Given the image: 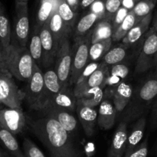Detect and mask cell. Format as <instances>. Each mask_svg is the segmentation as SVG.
Instances as JSON below:
<instances>
[{
	"mask_svg": "<svg viewBox=\"0 0 157 157\" xmlns=\"http://www.w3.org/2000/svg\"><path fill=\"white\" fill-rule=\"evenodd\" d=\"M50 157H58V156H54V155H52V156H51Z\"/></svg>",
	"mask_w": 157,
	"mask_h": 157,
	"instance_id": "obj_51",
	"label": "cell"
},
{
	"mask_svg": "<svg viewBox=\"0 0 157 157\" xmlns=\"http://www.w3.org/2000/svg\"><path fill=\"white\" fill-rule=\"evenodd\" d=\"M24 93V99L32 110L41 111L47 107L50 101L51 95L44 84V73L36 63L34 64L33 73L27 82Z\"/></svg>",
	"mask_w": 157,
	"mask_h": 157,
	"instance_id": "obj_4",
	"label": "cell"
},
{
	"mask_svg": "<svg viewBox=\"0 0 157 157\" xmlns=\"http://www.w3.org/2000/svg\"><path fill=\"white\" fill-rule=\"evenodd\" d=\"M113 102L117 112H122L130 104L133 91L131 85L123 81L121 84L113 87L111 92Z\"/></svg>",
	"mask_w": 157,
	"mask_h": 157,
	"instance_id": "obj_18",
	"label": "cell"
},
{
	"mask_svg": "<svg viewBox=\"0 0 157 157\" xmlns=\"http://www.w3.org/2000/svg\"><path fill=\"white\" fill-rule=\"evenodd\" d=\"M121 2H122V0H104L106 18L112 20L114 14L121 6Z\"/></svg>",
	"mask_w": 157,
	"mask_h": 157,
	"instance_id": "obj_38",
	"label": "cell"
},
{
	"mask_svg": "<svg viewBox=\"0 0 157 157\" xmlns=\"http://www.w3.org/2000/svg\"><path fill=\"white\" fill-rule=\"evenodd\" d=\"M2 104H0V108H2Z\"/></svg>",
	"mask_w": 157,
	"mask_h": 157,
	"instance_id": "obj_52",
	"label": "cell"
},
{
	"mask_svg": "<svg viewBox=\"0 0 157 157\" xmlns=\"http://www.w3.org/2000/svg\"><path fill=\"white\" fill-rule=\"evenodd\" d=\"M90 12L97 14L101 19L105 18L106 10L104 0H95L90 6Z\"/></svg>",
	"mask_w": 157,
	"mask_h": 157,
	"instance_id": "obj_41",
	"label": "cell"
},
{
	"mask_svg": "<svg viewBox=\"0 0 157 157\" xmlns=\"http://www.w3.org/2000/svg\"><path fill=\"white\" fill-rule=\"evenodd\" d=\"M153 13H150V15L139 20L123 38V44H126L127 46H130L137 42L150 29V25L153 21Z\"/></svg>",
	"mask_w": 157,
	"mask_h": 157,
	"instance_id": "obj_19",
	"label": "cell"
},
{
	"mask_svg": "<svg viewBox=\"0 0 157 157\" xmlns=\"http://www.w3.org/2000/svg\"><path fill=\"white\" fill-rule=\"evenodd\" d=\"M0 68L7 69V49L3 47L1 41H0Z\"/></svg>",
	"mask_w": 157,
	"mask_h": 157,
	"instance_id": "obj_42",
	"label": "cell"
},
{
	"mask_svg": "<svg viewBox=\"0 0 157 157\" xmlns=\"http://www.w3.org/2000/svg\"><path fill=\"white\" fill-rule=\"evenodd\" d=\"M67 4L70 6V7L75 11V12L78 13V10L81 8V0H66Z\"/></svg>",
	"mask_w": 157,
	"mask_h": 157,
	"instance_id": "obj_45",
	"label": "cell"
},
{
	"mask_svg": "<svg viewBox=\"0 0 157 157\" xmlns=\"http://www.w3.org/2000/svg\"><path fill=\"white\" fill-rule=\"evenodd\" d=\"M130 73L129 67L123 63L113 64L110 67V74L107 80V86L115 87L124 81Z\"/></svg>",
	"mask_w": 157,
	"mask_h": 157,
	"instance_id": "obj_29",
	"label": "cell"
},
{
	"mask_svg": "<svg viewBox=\"0 0 157 157\" xmlns=\"http://www.w3.org/2000/svg\"><path fill=\"white\" fill-rule=\"evenodd\" d=\"M72 64V47L68 38L64 39L60 44L55 58V68L60 81L64 86L70 85L71 71Z\"/></svg>",
	"mask_w": 157,
	"mask_h": 157,
	"instance_id": "obj_9",
	"label": "cell"
},
{
	"mask_svg": "<svg viewBox=\"0 0 157 157\" xmlns=\"http://www.w3.org/2000/svg\"><path fill=\"white\" fill-rule=\"evenodd\" d=\"M153 28L156 31V32H157V13H156V15H155L154 18H153Z\"/></svg>",
	"mask_w": 157,
	"mask_h": 157,
	"instance_id": "obj_47",
	"label": "cell"
},
{
	"mask_svg": "<svg viewBox=\"0 0 157 157\" xmlns=\"http://www.w3.org/2000/svg\"><path fill=\"white\" fill-rule=\"evenodd\" d=\"M146 126H147V120H146L145 117L142 116L138 118L128 135L127 148H126L124 154L128 153L129 152L131 151L140 144L141 140L144 137Z\"/></svg>",
	"mask_w": 157,
	"mask_h": 157,
	"instance_id": "obj_23",
	"label": "cell"
},
{
	"mask_svg": "<svg viewBox=\"0 0 157 157\" xmlns=\"http://www.w3.org/2000/svg\"><path fill=\"white\" fill-rule=\"evenodd\" d=\"M157 64V32L153 27L144 35L140 53L136 61L135 71L144 74L155 68Z\"/></svg>",
	"mask_w": 157,
	"mask_h": 157,
	"instance_id": "obj_5",
	"label": "cell"
},
{
	"mask_svg": "<svg viewBox=\"0 0 157 157\" xmlns=\"http://www.w3.org/2000/svg\"><path fill=\"white\" fill-rule=\"evenodd\" d=\"M148 140L147 139L144 140L133 150L129 152L128 153L124 154L123 157H147L148 156Z\"/></svg>",
	"mask_w": 157,
	"mask_h": 157,
	"instance_id": "obj_37",
	"label": "cell"
},
{
	"mask_svg": "<svg viewBox=\"0 0 157 157\" xmlns=\"http://www.w3.org/2000/svg\"><path fill=\"white\" fill-rule=\"evenodd\" d=\"M140 0H122L121 6L131 11Z\"/></svg>",
	"mask_w": 157,
	"mask_h": 157,
	"instance_id": "obj_44",
	"label": "cell"
},
{
	"mask_svg": "<svg viewBox=\"0 0 157 157\" xmlns=\"http://www.w3.org/2000/svg\"><path fill=\"white\" fill-rule=\"evenodd\" d=\"M27 47L30 52L34 61L38 66H41L43 52L41 37H40V28L38 26L35 25L34 27L33 31L31 34V37L29 39Z\"/></svg>",
	"mask_w": 157,
	"mask_h": 157,
	"instance_id": "obj_26",
	"label": "cell"
},
{
	"mask_svg": "<svg viewBox=\"0 0 157 157\" xmlns=\"http://www.w3.org/2000/svg\"><path fill=\"white\" fill-rule=\"evenodd\" d=\"M15 136L0 123V143L12 157H25Z\"/></svg>",
	"mask_w": 157,
	"mask_h": 157,
	"instance_id": "obj_22",
	"label": "cell"
},
{
	"mask_svg": "<svg viewBox=\"0 0 157 157\" xmlns=\"http://www.w3.org/2000/svg\"><path fill=\"white\" fill-rule=\"evenodd\" d=\"M104 88L101 87L89 88L77 97L78 104L87 107H97L100 105L104 98Z\"/></svg>",
	"mask_w": 157,
	"mask_h": 157,
	"instance_id": "obj_24",
	"label": "cell"
},
{
	"mask_svg": "<svg viewBox=\"0 0 157 157\" xmlns=\"http://www.w3.org/2000/svg\"><path fill=\"white\" fill-rule=\"evenodd\" d=\"M40 37L43 52L41 66L44 67H52L56 58L58 48L49 29L48 21L40 28Z\"/></svg>",
	"mask_w": 157,
	"mask_h": 157,
	"instance_id": "obj_12",
	"label": "cell"
},
{
	"mask_svg": "<svg viewBox=\"0 0 157 157\" xmlns=\"http://www.w3.org/2000/svg\"><path fill=\"white\" fill-rule=\"evenodd\" d=\"M101 62H99V61H90V62H89L86 65V67H84V70H83L82 73H81V76L78 78V82L76 84L82 82L83 81H84L87 78H89L101 66Z\"/></svg>",
	"mask_w": 157,
	"mask_h": 157,
	"instance_id": "obj_40",
	"label": "cell"
},
{
	"mask_svg": "<svg viewBox=\"0 0 157 157\" xmlns=\"http://www.w3.org/2000/svg\"><path fill=\"white\" fill-rule=\"evenodd\" d=\"M12 40V29L6 9L0 1V41L6 49L9 47Z\"/></svg>",
	"mask_w": 157,
	"mask_h": 157,
	"instance_id": "obj_28",
	"label": "cell"
},
{
	"mask_svg": "<svg viewBox=\"0 0 157 157\" xmlns=\"http://www.w3.org/2000/svg\"><path fill=\"white\" fill-rule=\"evenodd\" d=\"M95 0H81V9H86L88 8Z\"/></svg>",
	"mask_w": 157,
	"mask_h": 157,
	"instance_id": "obj_46",
	"label": "cell"
},
{
	"mask_svg": "<svg viewBox=\"0 0 157 157\" xmlns=\"http://www.w3.org/2000/svg\"><path fill=\"white\" fill-rule=\"evenodd\" d=\"M0 157H8L5 153H3L2 152L0 151Z\"/></svg>",
	"mask_w": 157,
	"mask_h": 157,
	"instance_id": "obj_49",
	"label": "cell"
},
{
	"mask_svg": "<svg viewBox=\"0 0 157 157\" xmlns=\"http://www.w3.org/2000/svg\"><path fill=\"white\" fill-rule=\"evenodd\" d=\"M44 81L46 89L50 94L51 98L52 95L58 93L63 88L67 87V86H64L60 81L55 67H49L47 71L44 72Z\"/></svg>",
	"mask_w": 157,
	"mask_h": 157,
	"instance_id": "obj_30",
	"label": "cell"
},
{
	"mask_svg": "<svg viewBox=\"0 0 157 157\" xmlns=\"http://www.w3.org/2000/svg\"><path fill=\"white\" fill-rule=\"evenodd\" d=\"M61 18L64 21L66 25L68 26L71 30L75 29L76 25L77 18H78V13L75 12L70 7L66 0H59L58 9H57Z\"/></svg>",
	"mask_w": 157,
	"mask_h": 157,
	"instance_id": "obj_34",
	"label": "cell"
},
{
	"mask_svg": "<svg viewBox=\"0 0 157 157\" xmlns=\"http://www.w3.org/2000/svg\"><path fill=\"white\" fill-rule=\"evenodd\" d=\"M98 124L101 130H107L114 126L117 117V109L113 102L109 99H104L98 108Z\"/></svg>",
	"mask_w": 157,
	"mask_h": 157,
	"instance_id": "obj_17",
	"label": "cell"
},
{
	"mask_svg": "<svg viewBox=\"0 0 157 157\" xmlns=\"http://www.w3.org/2000/svg\"><path fill=\"white\" fill-rule=\"evenodd\" d=\"M9 70L0 68V104L8 107H21L25 93L19 90Z\"/></svg>",
	"mask_w": 157,
	"mask_h": 157,
	"instance_id": "obj_6",
	"label": "cell"
},
{
	"mask_svg": "<svg viewBox=\"0 0 157 157\" xmlns=\"http://www.w3.org/2000/svg\"><path fill=\"white\" fill-rule=\"evenodd\" d=\"M100 19L101 18L97 14L90 11L81 17L74 29V41L81 39L88 35Z\"/></svg>",
	"mask_w": 157,
	"mask_h": 157,
	"instance_id": "obj_21",
	"label": "cell"
},
{
	"mask_svg": "<svg viewBox=\"0 0 157 157\" xmlns=\"http://www.w3.org/2000/svg\"><path fill=\"white\" fill-rule=\"evenodd\" d=\"M139 21L133 11H130L128 15L125 18V19L119 25V27L113 32L112 39L113 41H121L123 38L126 36L127 33L130 31V29L134 26L137 21Z\"/></svg>",
	"mask_w": 157,
	"mask_h": 157,
	"instance_id": "obj_33",
	"label": "cell"
},
{
	"mask_svg": "<svg viewBox=\"0 0 157 157\" xmlns=\"http://www.w3.org/2000/svg\"><path fill=\"white\" fill-rule=\"evenodd\" d=\"M77 101L78 98L74 92V89L67 86L58 93L52 95L46 107L61 109L74 113L76 112Z\"/></svg>",
	"mask_w": 157,
	"mask_h": 157,
	"instance_id": "obj_13",
	"label": "cell"
},
{
	"mask_svg": "<svg viewBox=\"0 0 157 157\" xmlns=\"http://www.w3.org/2000/svg\"><path fill=\"white\" fill-rule=\"evenodd\" d=\"M15 2H28L29 0H15Z\"/></svg>",
	"mask_w": 157,
	"mask_h": 157,
	"instance_id": "obj_48",
	"label": "cell"
},
{
	"mask_svg": "<svg viewBox=\"0 0 157 157\" xmlns=\"http://www.w3.org/2000/svg\"><path fill=\"white\" fill-rule=\"evenodd\" d=\"M58 3L59 0H40L35 25L41 28L48 22L58 9Z\"/></svg>",
	"mask_w": 157,
	"mask_h": 157,
	"instance_id": "obj_25",
	"label": "cell"
},
{
	"mask_svg": "<svg viewBox=\"0 0 157 157\" xmlns=\"http://www.w3.org/2000/svg\"><path fill=\"white\" fill-rule=\"evenodd\" d=\"M23 150L25 157H45L41 150L29 138L23 141Z\"/></svg>",
	"mask_w": 157,
	"mask_h": 157,
	"instance_id": "obj_36",
	"label": "cell"
},
{
	"mask_svg": "<svg viewBox=\"0 0 157 157\" xmlns=\"http://www.w3.org/2000/svg\"><path fill=\"white\" fill-rule=\"evenodd\" d=\"M113 29L111 20L104 18L100 19L92 29L91 43L111 38Z\"/></svg>",
	"mask_w": 157,
	"mask_h": 157,
	"instance_id": "obj_27",
	"label": "cell"
},
{
	"mask_svg": "<svg viewBox=\"0 0 157 157\" xmlns=\"http://www.w3.org/2000/svg\"><path fill=\"white\" fill-rule=\"evenodd\" d=\"M130 12V10L127 9H126L125 7L121 6L120 7V9L117 11L116 13L113 15V18H112V26H113V32L119 27L120 25L123 22L125 18L127 17V15H128V13Z\"/></svg>",
	"mask_w": 157,
	"mask_h": 157,
	"instance_id": "obj_39",
	"label": "cell"
},
{
	"mask_svg": "<svg viewBox=\"0 0 157 157\" xmlns=\"http://www.w3.org/2000/svg\"><path fill=\"white\" fill-rule=\"evenodd\" d=\"M128 135L127 121L123 120L115 130L111 145L107 153V157H123L124 156L127 148Z\"/></svg>",
	"mask_w": 157,
	"mask_h": 157,
	"instance_id": "obj_14",
	"label": "cell"
},
{
	"mask_svg": "<svg viewBox=\"0 0 157 157\" xmlns=\"http://www.w3.org/2000/svg\"><path fill=\"white\" fill-rule=\"evenodd\" d=\"M41 111L44 117H49L56 120L70 134L76 132L78 122L71 112L52 107H46Z\"/></svg>",
	"mask_w": 157,
	"mask_h": 157,
	"instance_id": "obj_16",
	"label": "cell"
},
{
	"mask_svg": "<svg viewBox=\"0 0 157 157\" xmlns=\"http://www.w3.org/2000/svg\"><path fill=\"white\" fill-rule=\"evenodd\" d=\"M0 123L14 135L20 134L26 127L27 120L21 107L0 108Z\"/></svg>",
	"mask_w": 157,
	"mask_h": 157,
	"instance_id": "obj_10",
	"label": "cell"
},
{
	"mask_svg": "<svg viewBox=\"0 0 157 157\" xmlns=\"http://www.w3.org/2000/svg\"><path fill=\"white\" fill-rule=\"evenodd\" d=\"M127 47L126 44H121L111 48L102 59V62L107 64L109 67L113 65V64H118L122 62L127 55Z\"/></svg>",
	"mask_w": 157,
	"mask_h": 157,
	"instance_id": "obj_32",
	"label": "cell"
},
{
	"mask_svg": "<svg viewBox=\"0 0 157 157\" xmlns=\"http://www.w3.org/2000/svg\"><path fill=\"white\" fill-rule=\"evenodd\" d=\"M92 31L79 40L75 41L72 46V64L70 85H75L83 70L89 63V49L91 44Z\"/></svg>",
	"mask_w": 157,
	"mask_h": 157,
	"instance_id": "obj_7",
	"label": "cell"
},
{
	"mask_svg": "<svg viewBox=\"0 0 157 157\" xmlns=\"http://www.w3.org/2000/svg\"><path fill=\"white\" fill-rule=\"evenodd\" d=\"M48 26L58 48L66 38H68L72 30L64 23L58 11L55 12L48 21Z\"/></svg>",
	"mask_w": 157,
	"mask_h": 157,
	"instance_id": "obj_20",
	"label": "cell"
},
{
	"mask_svg": "<svg viewBox=\"0 0 157 157\" xmlns=\"http://www.w3.org/2000/svg\"><path fill=\"white\" fill-rule=\"evenodd\" d=\"M31 130L52 155L58 157H83L70 133L56 121L49 117L28 120Z\"/></svg>",
	"mask_w": 157,
	"mask_h": 157,
	"instance_id": "obj_1",
	"label": "cell"
},
{
	"mask_svg": "<svg viewBox=\"0 0 157 157\" xmlns=\"http://www.w3.org/2000/svg\"><path fill=\"white\" fill-rule=\"evenodd\" d=\"M155 70H156V72L157 73V64H156V67H155Z\"/></svg>",
	"mask_w": 157,
	"mask_h": 157,
	"instance_id": "obj_50",
	"label": "cell"
},
{
	"mask_svg": "<svg viewBox=\"0 0 157 157\" xmlns=\"http://www.w3.org/2000/svg\"><path fill=\"white\" fill-rule=\"evenodd\" d=\"M156 2L157 0H140L131 11H133L138 20H140L150 13H153Z\"/></svg>",
	"mask_w": 157,
	"mask_h": 157,
	"instance_id": "obj_35",
	"label": "cell"
},
{
	"mask_svg": "<svg viewBox=\"0 0 157 157\" xmlns=\"http://www.w3.org/2000/svg\"><path fill=\"white\" fill-rule=\"evenodd\" d=\"M157 98V73L151 74L133 94L124 120L129 122L138 119L154 103Z\"/></svg>",
	"mask_w": 157,
	"mask_h": 157,
	"instance_id": "obj_2",
	"label": "cell"
},
{
	"mask_svg": "<svg viewBox=\"0 0 157 157\" xmlns=\"http://www.w3.org/2000/svg\"><path fill=\"white\" fill-rule=\"evenodd\" d=\"M152 125L153 127H157V98L155 100L152 109Z\"/></svg>",
	"mask_w": 157,
	"mask_h": 157,
	"instance_id": "obj_43",
	"label": "cell"
},
{
	"mask_svg": "<svg viewBox=\"0 0 157 157\" xmlns=\"http://www.w3.org/2000/svg\"><path fill=\"white\" fill-rule=\"evenodd\" d=\"M110 74V67L107 64L101 62V66L90 75L89 78L75 85L74 92L76 97L79 96L86 90L92 87H101L105 88L107 86V80Z\"/></svg>",
	"mask_w": 157,
	"mask_h": 157,
	"instance_id": "obj_11",
	"label": "cell"
},
{
	"mask_svg": "<svg viewBox=\"0 0 157 157\" xmlns=\"http://www.w3.org/2000/svg\"><path fill=\"white\" fill-rule=\"evenodd\" d=\"M35 63L27 46L11 43L7 48V69L14 78L28 82L33 73Z\"/></svg>",
	"mask_w": 157,
	"mask_h": 157,
	"instance_id": "obj_3",
	"label": "cell"
},
{
	"mask_svg": "<svg viewBox=\"0 0 157 157\" xmlns=\"http://www.w3.org/2000/svg\"><path fill=\"white\" fill-rule=\"evenodd\" d=\"M76 113L79 122L87 136H92L95 131V126L98 123V112L96 107H87L77 103Z\"/></svg>",
	"mask_w": 157,
	"mask_h": 157,
	"instance_id": "obj_15",
	"label": "cell"
},
{
	"mask_svg": "<svg viewBox=\"0 0 157 157\" xmlns=\"http://www.w3.org/2000/svg\"><path fill=\"white\" fill-rule=\"evenodd\" d=\"M29 17L28 2H15V15L11 43L26 47L29 39Z\"/></svg>",
	"mask_w": 157,
	"mask_h": 157,
	"instance_id": "obj_8",
	"label": "cell"
},
{
	"mask_svg": "<svg viewBox=\"0 0 157 157\" xmlns=\"http://www.w3.org/2000/svg\"><path fill=\"white\" fill-rule=\"evenodd\" d=\"M112 43V38L91 43L89 49V62L102 60L105 54L111 48Z\"/></svg>",
	"mask_w": 157,
	"mask_h": 157,
	"instance_id": "obj_31",
	"label": "cell"
}]
</instances>
